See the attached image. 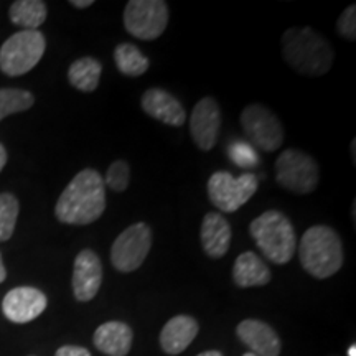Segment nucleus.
Segmentation results:
<instances>
[{
    "instance_id": "1",
    "label": "nucleus",
    "mask_w": 356,
    "mask_h": 356,
    "mask_svg": "<svg viewBox=\"0 0 356 356\" xmlns=\"http://www.w3.org/2000/svg\"><path fill=\"white\" fill-rule=\"evenodd\" d=\"M104 210V180L95 168H84L60 195L55 215L56 220L65 225L86 226L99 220Z\"/></svg>"
},
{
    "instance_id": "2",
    "label": "nucleus",
    "mask_w": 356,
    "mask_h": 356,
    "mask_svg": "<svg viewBox=\"0 0 356 356\" xmlns=\"http://www.w3.org/2000/svg\"><path fill=\"white\" fill-rule=\"evenodd\" d=\"M280 43L284 61L302 76H323L330 71L335 60L330 42L310 26L286 30Z\"/></svg>"
},
{
    "instance_id": "3",
    "label": "nucleus",
    "mask_w": 356,
    "mask_h": 356,
    "mask_svg": "<svg viewBox=\"0 0 356 356\" xmlns=\"http://www.w3.org/2000/svg\"><path fill=\"white\" fill-rule=\"evenodd\" d=\"M299 259L305 273L312 277H332L341 269L345 261L340 236L330 226H312L300 238Z\"/></svg>"
},
{
    "instance_id": "4",
    "label": "nucleus",
    "mask_w": 356,
    "mask_h": 356,
    "mask_svg": "<svg viewBox=\"0 0 356 356\" xmlns=\"http://www.w3.org/2000/svg\"><path fill=\"white\" fill-rule=\"evenodd\" d=\"M249 233L257 248L274 264H287L297 251V238L292 221L279 210H267L252 220Z\"/></svg>"
},
{
    "instance_id": "5",
    "label": "nucleus",
    "mask_w": 356,
    "mask_h": 356,
    "mask_svg": "<svg viewBox=\"0 0 356 356\" xmlns=\"http://www.w3.org/2000/svg\"><path fill=\"white\" fill-rule=\"evenodd\" d=\"M47 42L40 30H20L0 47V71L10 78L24 76L43 58Z\"/></svg>"
},
{
    "instance_id": "6",
    "label": "nucleus",
    "mask_w": 356,
    "mask_h": 356,
    "mask_svg": "<svg viewBox=\"0 0 356 356\" xmlns=\"http://www.w3.org/2000/svg\"><path fill=\"white\" fill-rule=\"evenodd\" d=\"M275 180L284 190L296 195H309L318 186L317 160L300 149H287L275 159Z\"/></svg>"
},
{
    "instance_id": "7",
    "label": "nucleus",
    "mask_w": 356,
    "mask_h": 356,
    "mask_svg": "<svg viewBox=\"0 0 356 356\" xmlns=\"http://www.w3.org/2000/svg\"><path fill=\"white\" fill-rule=\"evenodd\" d=\"M259 186L254 173L233 177L229 172H215L208 180V198L222 213L238 211L254 197Z\"/></svg>"
},
{
    "instance_id": "8",
    "label": "nucleus",
    "mask_w": 356,
    "mask_h": 356,
    "mask_svg": "<svg viewBox=\"0 0 356 356\" xmlns=\"http://www.w3.org/2000/svg\"><path fill=\"white\" fill-rule=\"evenodd\" d=\"M122 19L134 38L152 42L167 30L168 6L162 0H129Z\"/></svg>"
},
{
    "instance_id": "9",
    "label": "nucleus",
    "mask_w": 356,
    "mask_h": 356,
    "mask_svg": "<svg viewBox=\"0 0 356 356\" xmlns=\"http://www.w3.org/2000/svg\"><path fill=\"white\" fill-rule=\"evenodd\" d=\"M152 249V229L147 222H134L111 246V262L115 270L129 274L144 264Z\"/></svg>"
},
{
    "instance_id": "10",
    "label": "nucleus",
    "mask_w": 356,
    "mask_h": 356,
    "mask_svg": "<svg viewBox=\"0 0 356 356\" xmlns=\"http://www.w3.org/2000/svg\"><path fill=\"white\" fill-rule=\"evenodd\" d=\"M243 132L252 142V145L262 152H275L284 142L282 122L274 111L259 102H252L243 109L239 115Z\"/></svg>"
},
{
    "instance_id": "11",
    "label": "nucleus",
    "mask_w": 356,
    "mask_h": 356,
    "mask_svg": "<svg viewBox=\"0 0 356 356\" xmlns=\"http://www.w3.org/2000/svg\"><path fill=\"white\" fill-rule=\"evenodd\" d=\"M221 127V108L215 97L200 99L191 111L190 136L198 149L208 152L216 145Z\"/></svg>"
},
{
    "instance_id": "12",
    "label": "nucleus",
    "mask_w": 356,
    "mask_h": 356,
    "mask_svg": "<svg viewBox=\"0 0 356 356\" xmlns=\"http://www.w3.org/2000/svg\"><path fill=\"white\" fill-rule=\"evenodd\" d=\"M47 296L35 287H15L3 297V315L13 323H29L43 314Z\"/></svg>"
},
{
    "instance_id": "13",
    "label": "nucleus",
    "mask_w": 356,
    "mask_h": 356,
    "mask_svg": "<svg viewBox=\"0 0 356 356\" xmlns=\"http://www.w3.org/2000/svg\"><path fill=\"white\" fill-rule=\"evenodd\" d=\"M73 293L78 302H89L96 297L102 284V264L92 249H83L73 266Z\"/></svg>"
},
{
    "instance_id": "14",
    "label": "nucleus",
    "mask_w": 356,
    "mask_h": 356,
    "mask_svg": "<svg viewBox=\"0 0 356 356\" xmlns=\"http://www.w3.org/2000/svg\"><path fill=\"white\" fill-rule=\"evenodd\" d=\"M140 106L147 115L165 126L180 127L186 121V111L181 102L162 88L147 89L142 95Z\"/></svg>"
},
{
    "instance_id": "15",
    "label": "nucleus",
    "mask_w": 356,
    "mask_h": 356,
    "mask_svg": "<svg viewBox=\"0 0 356 356\" xmlns=\"http://www.w3.org/2000/svg\"><path fill=\"white\" fill-rule=\"evenodd\" d=\"M239 340L252 350L256 356H279L280 348V338L270 325H267L261 320L248 318L243 320L236 328Z\"/></svg>"
},
{
    "instance_id": "16",
    "label": "nucleus",
    "mask_w": 356,
    "mask_h": 356,
    "mask_svg": "<svg viewBox=\"0 0 356 356\" xmlns=\"http://www.w3.org/2000/svg\"><path fill=\"white\" fill-rule=\"evenodd\" d=\"M233 231L231 225L220 213H207L200 228V239L204 254L211 259H221L229 251Z\"/></svg>"
},
{
    "instance_id": "17",
    "label": "nucleus",
    "mask_w": 356,
    "mask_h": 356,
    "mask_svg": "<svg viewBox=\"0 0 356 356\" xmlns=\"http://www.w3.org/2000/svg\"><path fill=\"white\" fill-rule=\"evenodd\" d=\"M200 325L190 315H177L163 325L160 332V346L168 355L185 351L198 335Z\"/></svg>"
},
{
    "instance_id": "18",
    "label": "nucleus",
    "mask_w": 356,
    "mask_h": 356,
    "mask_svg": "<svg viewBox=\"0 0 356 356\" xmlns=\"http://www.w3.org/2000/svg\"><path fill=\"white\" fill-rule=\"evenodd\" d=\"M134 333L122 322H106L96 328L95 346L108 356H126L131 351Z\"/></svg>"
},
{
    "instance_id": "19",
    "label": "nucleus",
    "mask_w": 356,
    "mask_h": 356,
    "mask_svg": "<svg viewBox=\"0 0 356 356\" xmlns=\"http://www.w3.org/2000/svg\"><path fill=\"white\" fill-rule=\"evenodd\" d=\"M273 273L269 266L256 252L246 251L236 257L233 266V280L238 287H262L270 282Z\"/></svg>"
},
{
    "instance_id": "20",
    "label": "nucleus",
    "mask_w": 356,
    "mask_h": 356,
    "mask_svg": "<svg viewBox=\"0 0 356 356\" xmlns=\"http://www.w3.org/2000/svg\"><path fill=\"white\" fill-rule=\"evenodd\" d=\"M102 65L92 56H84L73 61L68 68V81L73 88L83 92H92L99 86Z\"/></svg>"
},
{
    "instance_id": "21",
    "label": "nucleus",
    "mask_w": 356,
    "mask_h": 356,
    "mask_svg": "<svg viewBox=\"0 0 356 356\" xmlns=\"http://www.w3.org/2000/svg\"><path fill=\"white\" fill-rule=\"evenodd\" d=\"M13 25L24 30H38L47 20L48 8L42 0H17L8 10Z\"/></svg>"
},
{
    "instance_id": "22",
    "label": "nucleus",
    "mask_w": 356,
    "mask_h": 356,
    "mask_svg": "<svg viewBox=\"0 0 356 356\" xmlns=\"http://www.w3.org/2000/svg\"><path fill=\"white\" fill-rule=\"evenodd\" d=\"M114 61L124 76L137 78L147 73L150 61L136 44L119 43L114 50Z\"/></svg>"
},
{
    "instance_id": "23",
    "label": "nucleus",
    "mask_w": 356,
    "mask_h": 356,
    "mask_svg": "<svg viewBox=\"0 0 356 356\" xmlns=\"http://www.w3.org/2000/svg\"><path fill=\"white\" fill-rule=\"evenodd\" d=\"M35 104V97L25 89H0V121L7 115L24 113Z\"/></svg>"
},
{
    "instance_id": "24",
    "label": "nucleus",
    "mask_w": 356,
    "mask_h": 356,
    "mask_svg": "<svg viewBox=\"0 0 356 356\" xmlns=\"http://www.w3.org/2000/svg\"><path fill=\"white\" fill-rule=\"evenodd\" d=\"M20 203L15 195L0 193V243L8 241L15 231Z\"/></svg>"
},
{
    "instance_id": "25",
    "label": "nucleus",
    "mask_w": 356,
    "mask_h": 356,
    "mask_svg": "<svg viewBox=\"0 0 356 356\" xmlns=\"http://www.w3.org/2000/svg\"><path fill=\"white\" fill-rule=\"evenodd\" d=\"M102 180H104V186H108L115 193L126 191L129 184H131V168H129V163L126 160H114Z\"/></svg>"
},
{
    "instance_id": "26",
    "label": "nucleus",
    "mask_w": 356,
    "mask_h": 356,
    "mask_svg": "<svg viewBox=\"0 0 356 356\" xmlns=\"http://www.w3.org/2000/svg\"><path fill=\"white\" fill-rule=\"evenodd\" d=\"M337 32L346 42H355L356 40V6L351 3L346 7L337 20Z\"/></svg>"
},
{
    "instance_id": "27",
    "label": "nucleus",
    "mask_w": 356,
    "mask_h": 356,
    "mask_svg": "<svg viewBox=\"0 0 356 356\" xmlns=\"http://www.w3.org/2000/svg\"><path fill=\"white\" fill-rule=\"evenodd\" d=\"M229 157L234 160V163L238 167H254V163L257 162L254 150L248 144H241V142L231 147Z\"/></svg>"
},
{
    "instance_id": "28",
    "label": "nucleus",
    "mask_w": 356,
    "mask_h": 356,
    "mask_svg": "<svg viewBox=\"0 0 356 356\" xmlns=\"http://www.w3.org/2000/svg\"><path fill=\"white\" fill-rule=\"evenodd\" d=\"M55 356H91V353L83 346H74V345H66L61 346L60 350L56 351Z\"/></svg>"
},
{
    "instance_id": "29",
    "label": "nucleus",
    "mask_w": 356,
    "mask_h": 356,
    "mask_svg": "<svg viewBox=\"0 0 356 356\" xmlns=\"http://www.w3.org/2000/svg\"><path fill=\"white\" fill-rule=\"evenodd\" d=\"M70 3L76 8H88L95 3V0H71Z\"/></svg>"
},
{
    "instance_id": "30",
    "label": "nucleus",
    "mask_w": 356,
    "mask_h": 356,
    "mask_svg": "<svg viewBox=\"0 0 356 356\" xmlns=\"http://www.w3.org/2000/svg\"><path fill=\"white\" fill-rule=\"evenodd\" d=\"M7 159L8 155H7L6 147H3V144H0V172H2L3 167L7 165Z\"/></svg>"
},
{
    "instance_id": "31",
    "label": "nucleus",
    "mask_w": 356,
    "mask_h": 356,
    "mask_svg": "<svg viewBox=\"0 0 356 356\" xmlns=\"http://www.w3.org/2000/svg\"><path fill=\"white\" fill-rule=\"evenodd\" d=\"M7 279V269L2 262V254H0V284Z\"/></svg>"
},
{
    "instance_id": "32",
    "label": "nucleus",
    "mask_w": 356,
    "mask_h": 356,
    "mask_svg": "<svg viewBox=\"0 0 356 356\" xmlns=\"http://www.w3.org/2000/svg\"><path fill=\"white\" fill-rule=\"evenodd\" d=\"M198 356H222L220 351H215V350H211V351H203V353H200Z\"/></svg>"
},
{
    "instance_id": "33",
    "label": "nucleus",
    "mask_w": 356,
    "mask_h": 356,
    "mask_svg": "<svg viewBox=\"0 0 356 356\" xmlns=\"http://www.w3.org/2000/svg\"><path fill=\"white\" fill-rule=\"evenodd\" d=\"M355 145H356V140L353 139V142H351V157H353V162L356 160V154H355Z\"/></svg>"
},
{
    "instance_id": "34",
    "label": "nucleus",
    "mask_w": 356,
    "mask_h": 356,
    "mask_svg": "<svg viewBox=\"0 0 356 356\" xmlns=\"http://www.w3.org/2000/svg\"><path fill=\"white\" fill-rule=\"evenodd\" d=\"M348 356H356V346L351 345L348 348Z\"/></svg>"
},
{
    "instance_id": "35",
    "label": "nucleus",
    "mask_w": 356,
    "mask_h": 356,
    "mask_svg": "<svg viewBox=\"0 0 356 356\" xmlns=\"http://www.w3.org/2000/svg\"><path fill=\"white\" fill-rule=\"evenodd\" d=\"M243 356H256L254 353H246V355H243Z\"/></svg>"
}]
</instances>
